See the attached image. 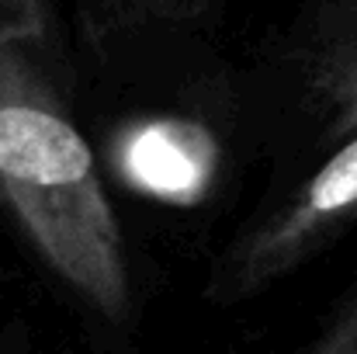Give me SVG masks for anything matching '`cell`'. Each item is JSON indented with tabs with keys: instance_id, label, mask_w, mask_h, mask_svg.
I'll return each instance as SVG.
<instances>
[{
	"instance_id": "obj_1",
	"label": "cell",
	"mask_w": 357,
	"mask_h": 354,
	"mask_svg": "<svg viewBox=\"0 0 357 354\" xmlns=\"http://www.w3.org/2000/svg\"><path fill=\"white\" fill-rule=\"evenodd\" d=\"M66 80L63 45L0 42V198L45 271L94 320L125 330L135 320L128 246Z\"/></svg>"
},
{
	"instance_id": "obj_2",
	"label": "cell",
	"mask_w": 357,
	"mask_h": 354,
	"mask_svg": "<svg viewBox=\"0 0 357 354\" xmlns=\"http://www.w3.org/2000/svg\"><path fill=\"white\" fill-rule=\"evenodd\" d=\"M357 233V132L267 191L208 267L202 299L229 309L281 285Z\"/></svg>"
},
{
	"instance_id": "obj_3",
	"label": "cell",
	"mask_w": 357,
	"mask_h": 354,
	"mask_svg": "<svg viewBox=\"0 0 357 354\" xmlns=\"http://www.w3.org/2000/svg\"><path fill=\"white\" fill-rule=\"evenodd\" d=\"M291 149L319 156L357 132V0H284L257 59Z\"/></svg>"
},
{
	"instance_id": "obj_4",
	"label": "cell",
	"mask_w": 357,
	"mask_h": 354,
	"mask_svg": "<svg viewBox=\"0 0 357 354\" xmlns=\"http://www.w3.org/2000/svg\"><path fill=\"white\" fill-rule=\"evenodd\" d=\"M233 0H77L84 42L101 63L135 49L177 45L212 35Z\"/></svg>"
},
{
	"instance_id": "obj_5",
	"label": "cell",
	"mask_w": 357,
	"mask_h": 354,
	"mask_svg": "<svg viewBox=\"0 0 357 354\" xmlns=\"http://www.w3.org/2000/svg\"><path fill=\"white\" fill-rule=\"evenodd\" d=\"M215 146L205 128L188 121H149L125 135L121 142V170L135 188L149 195L184 198L202 191L212 177Z\"/></svg>"
},
{
	"instance_id": "obj_6",
	"label": "cell",
	"mask_w": 357,
	"mask_h": 354,
	"mask_svg": "<svg viewBox=\"0 0 357 354\" xmlns=\"http://www.w3.org/2000/svg\"><path fill=\"white\" fill-rule=\"evenodd\" d=\"M295 354H357V267Z\"/></svg>"
},
{
	"instance_id": "obj_7",
	"label": "cell",
	"mask_w": 357,
	"mask_h": 354,
	"mask_svg": "<svg viewBox=\"0 0 357 354\" xmlns=\"http://www.w3.org/2000/svg\"><path fill=\"white\" fill-rule=\"evenodd\" d=\"M7 38H42L63 45L56 0H0V42Z\"/></svg>"
}]
</instances>
